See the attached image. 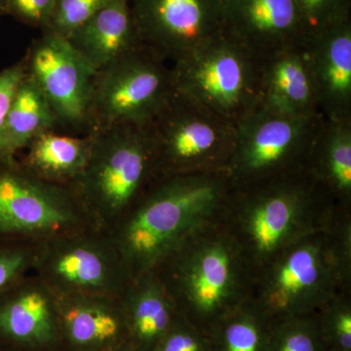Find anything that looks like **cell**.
<instances>
[{"label":"cell","instance_id":"cell-35","mask_svg":"<svg viewBox=\"0 0 351 351\" xmlns=\"http://www.w3.org/2000/svg\"><path fill=\"white\" fill-rule=\"evenodd\" d=\"M0 351H14V350H9V348H3V346H0Z\"/></svg>","mask_w":351,"mask_h":351},{"label":"cell","instance_id":"cell-21","mask_svg":"<svg viewBox=\"0 0 351 351\" xmlns=\"http://www.w3.org/2000/svg\"><path fill=\"white\" fill-rule=\"evenodd\" d=\"M91 147V135L45 132L29 143L18 161L27 173L43 181L71 186L86 167Z\"/></svg>","mask_w":351,"mask_h":351},{"label":"cell","instance_id":"cell-3","mask_svg":"<svg viewBox=\"0 0 351 351\" xmlns=\"http://www.w3.org/2000/svg\"><path fill=\"white\" fill-rule=\"evenodd\" d=\"M152 270L180 315L207 336L250 299L254 270L221 219L178 245Z\"/></svg>","mask_w":351,"mask_h":351},{"label":"cell","instance_id":"cell-5","mask_svg":"<svg viewBox=\"0 0 351 351\" xmlns=\"http://www.w3.org/2000/svg\"><path fill=\"white\" fill-rule=\"evenodd\" d=\"M89 159L71 188L92 228L110 233L157 179L149 125L121 124L95 131Z\"/></svg>","mask_w":351,"mask_h":351},{"label":"cell","instance_id":"cell-23","mask_svg":"<svg viewBox=\"0 0 351 351\" xmlns=\"http://www.w3.org/2000/svg\"><path fill=\"white\" fill-rule=\"evenodd\" d=\"M57 129L56 117L49 103L25 73L7 114L0 160L17 158L19 152L24 151L34 138Z\"/></svg>","mask_w":351,"mask_h":351},{"label":"cell","instance_id":"cell-34","mask_svg":"<svg viewBox=\"0 0 351 351\" xmlns=\"http://www.w3.org/2000/svg\"><path fill=\"white\" fill-rule=\"evenodd\" d=\"M112 351H131V350L130 348H129V346H125V348H119V350Z\"/></svg>","mask_w":351,"mask_h":351},{"label":"cell","instance_id":"cell-20","mask_svg":"<svg viewBox=\"0 0 351 351\" xmlns=\"http://www.w3.org/2000/svg\"><path fill=\"white\" fill-rule=\"evenodd\" d=\"M66 39L97 71L144 47L132 17L130 0H110Z\"/></svg>","mask_w":351,"mask_h":351},{"label":"cell","instance_id":"cell-14","mask_svg":"<svg viewBox=\"0 0 351 351\" xmlns=\"http://www.w3.org/2000/svg\"><path fill=\"white\" fill-rule=\"evenodd\" d=\"M0 346L14 351H64L57 295L36 274L0 295Z\"/></svg>","mask_w":351,"mask_h":351},{"label":"cell","instance_id":"cell-19","mask_svg":"<svg viewBox=\"0 0 351 351\" xmlns=\"http://www.w3.org/2000/svg\"><path fill=\"white\" fill-rule=\"evenodd\" d=\"M131 351H152L179 315L154 270L132 277L119 295Z\"/></svg>","mask_w":351,"mask_h":351},{"label":"cell","instance_id":"cell-25","mask_svg":"<svg viewBox=\"0 0 351 351\" xmlns=\"http://www.w3.org/2000/svg\"><path fill=\"white\" fill-rule=\"evenodd\" d=\"M269 351H330L318 313L271 320Z\"/></svg>","mask_w":351,"mask_h":351},{"label":"cell","instance_id":"cell-28","mask_svg":"<svg viewBox=\"0 0 351 351\" xmlns=\"http://www.w3.org/2000/svg\"><path fill=\"white\" fill-rule=\"evenodd\" d=\"M39 244L0 240V295L34 271Z\"/></svg>","mask_w":351,"mask_h":351},{"label":"cell","instance_id":"cell-13","mask_svg":"<svg viewBox=\"0 0 351 351\" xmlns=\"http://www.w3.org/2000/svg\"><path fill=\"white\" fill-rule=\"evenodd\" d=\"M144 47L173 64L223 31L221 0H130Z\"/></svg>","mask_w":351,"mask_h":351},{"label":"cell","instance_id":"cell-26","mask_svg":"<svg viewBox=\"0 0 351 351\" xmlns=\"http://www.w3.org/2000/svg\"><path fill=\"white\" fill-rule=\"evenodd\" d=\"M321 332L330 351H351V291L341 293L318 311Z\"/></svg>","mask_w":351,"mask_h":351},{"label":"cell","instance_id":"cell-4","mask_svg":"<svg viewBox=\"0 0 351 351\" xmlns=\"http://www.w3.org/2000/svg\"><path fill=\"white\" fill-rule=\"evenodd\" d=\"M351 291V209L254 274L250 301L271 320L317 313Z\"/></svg>","mask_w":351,"mask_h":351},{"label":"cell","instance_id":"cell-2","mask_svg":"<svg viewBox=\"0 0 351 351\" xmlns=\"http://www.w3.org/2000/svg\"><path fill=\"white\" fill-rule=\"evenodd\" d=\"M232 189L226 171L157 178L110 233L131 276L219 221Z\"/></svg>","mask_w":351,"mask_h":351},{"label":"cell","instance_id":"cell-22","mask_svg":"<svg viewBox=\"0 0 351 351\" xmlns=\"http://www.w3.org/2000/svg\"><path fill=\"white\" fill-rule=\"evenodd\" d=\"M307 168L339 203L351 206V119L323 120Z\"/></svg>","mask_w":351,"mask_h":351},{"label":"cell","instance_id":"cell-1","mask_svg":"<svg viewBox=\"0 0 351 351\" xmlns=\"http://www.w3.org/2000/svg\"><path fill=\"white\" fill-rule=\"evenodd\" d=\"M350 209L306 168L232 189L221 221L255 274L300 240L331 228Z\"/></svg>","mask_w":351,"mask_h":351},{"label":"cell","instance_id":"cell-11","mask_svg":"<svg viewBox=\"0 0 351 351\" xmlns=\"http://www.w3.org/2000/svg\"><path fill=\"white\" fill-rule=\"evenodd\" d=\"M175 90L171 66L152 51L142 47L120 58L95 76L90 134L121 124L147 125Z\"/></svg>","mask_w":351,"mask_h":351},{"label":"cell","instance_id":"cell-33","mask_svg":"<svg viewBox=\"0 0 351 351\" xmlns=\"http://www.w3.org/2000/svg\"><path fill=\"white\" fill-rule=\"evenodd\" d=\"M7 15L6 0H0V16Z\"/></svg>","mask_w":351,"mask_h":351},{"label":"cell","instance_id":"cell-12","mask_svg":"<svg viewBox=\"0 0 351 351\" xmlns=\"http://www.w3.org/2000/svg\"><path fill=\"white\" fill-rule=\"evenodd\" d=\"M27 73L49 103L58 128L89 135L97 71L66 38L43 32L24 57Z\"/></svg>","mask_w":351,"mask_h":351},{"label":"cell","instance_id":"cell-29","mask_svg":"<svg viewBox=\"0 0 351 351\" xmlns=\"http://www.w3.org/2000/svg\"><path fill=\"white\" fill-rule=\"evenodd\" d=\"M110 0H56L43 32L68 38Z\"/></svg>","mask_w":351,"mask_h":351},{"label":"cell","instance_id":"cell-31","mask_svg":"<svg viewBox=\"0 0 351 351\" xmlns=\"http://www.w3.org/2000/svg\"><path fill=\"white\" fill-rule=\"evenodd\" d=\"M56 0H6L7 15L23 24L44 29L47 27Z\"/></svg>","mask_w":351,"mask_h":351},{"label":"cell","instance_id":"cell-16","mask_svg":"<svg viewBox=\"0 0 351 351\" xmlns=\"http://www.w3.org/2000/svg\"><path fill=\"white\" fill-rule=\"evenodd\" d=\"M57 298L64 351H112L129 346L119 297Z\"/></svg>","mask_w":351,"mask_h":351},{"label":"cell","instance_id":"cell-8","mask_svg":"<svg viewBox=\"0 0 351 351\" xmlns=\"http://www.w3.org/2000/svg\"><path fill=\"white\" fill-rule=\"evenodd\" d=\"M325 117H292L258 106L235 125V144L226 167L233 189L306 169Z\"/></svg>","mask_w":351,"mask_h":351},{"label":"cell","instance_id":"cell-6","mask_svg":"<svg viewBox=\"0 0 351 351\" xmlns=\"http://www.w3.org/2000/svg\"><path fill=\"white\" fill-rule=\"evenodd\" d=\"M261 60L223 32L171 66L175 89L237 125L261 103Z\"/></svg>","mask_w":351,"mask_h":351},{"label":"cell","instance_id":"cell-32","mask_svg":"<svg viewBox=\"0 0 351 351\" xmlns=\"http://www.w3.org/2000/svg\"><path fill=\"white\" fill-rule=\"evenodd\" d=\"M25 73L24 58L0 71V158L3 149V131L7 114Z\"/></svg>","mask_w":351,"mask_h":351},{"label":"cell","instance_id":"cell-10","mask_svg":"<svg viewBox=\"0 0 351 351\" xmlns=\"http://www.w3.org/2000/svg\"><path fill=\"white\" fill-rule=\"evenodd\" d=\"M32 274L57 295L119 297L132 279L110 233L92 228L39 244Z\"/></svg>","mask_w":351,"mask_h":351},{"label":"cell","instance_id":"cell-18","mask_svg":"<svg viewBox=\"0 0 351 351\" xmlns=\"http://www.w3.org/2000/svg\"><path fill=\"white\" fill-rule=\"evenodd\" d=\"M260 73L261 106L287 117L322 114L304 43L262 60Z\"/></svg>","mask_w":351,"mask_h":351},{"label":"cell","instance_id":"cell-9","mask_svg":"<svg viewBox=\"0 0 351 351\" xmlns=\"http://www.w3.org/2000/svg\"><path fill=\"white\" fill-rule=\"evenodd\" d=\"M88 228L71 186L34 177L18 158L0 160V240L41 244Z\"/></svg>","mask_w":351,"mask_h":351},{"label":"cell","instance_id":"cell-17","mask_svg":"<svg viewBox=\"0 0 351 351\" xmlns=\"http://www.w3.org/2000/svg\"><path fill=\"white\" fill-rule=\"evenodd\" d=\"M317 89L320 112L351 119V20L304 39Z\"/></svg>","mask_w":351,"mask_h":351},{"label":"cell","instance_id":"cell-27","mask_svg":"<svg viewBox=\"0 0 351 351\" xmlns=\"http://www.w3.org/2000/svg\"><path fill=\"white\" fill-rule=\"evenodd\" d=\"M295 2L302 16L306 38L351 20V0H295Z\"/></svg>","mask_w":351,"mask_h":351},{"label":"cell","instance_id":"cell-30","mask_svg":"<svg viewBox=\"0 0 351 351\" xmlns=\"http://www.w3.org/2000/svg\"><path fill=\"white\" fill-rule=\"evenodd\" d=\"M152 351H212L211 339L179 314Z\"/></svg>","mask_w":351,"mask_h":351},{"label":"cell","instance_id":"cell-15","mask_svg":"<svg viewBox=\"0 0 351 351\" xmlns=\"http://www.w3.org/2000/svg\"><path fill=\"white\" fill-rule=\"evenodd\" d=\"M223 32L262 60L306 38L295 0H221Z\"/></svg>","mask_w":351,"mask_h":351},{"label":"cell","instance_id":"cell-24","mask_svg":"<svg viewBox=\"0 0 351 351\" xmlns=\"http://www.w3.org/2000/svg\"><path fill=\"white\" fill-rule=\"evenodd\" d=\"M271 319L248 300L209 335L212 351H269Z\"/></svg>","mask_w":351,"mask_h":351},{"label":"cell","instance_id":"cell-7","mask_svg":"<svg viewBox=\"0 0 351 351\" xmlns=\"http://www.w3.org/2000/svg\"><path fill=\"white\" fill-rule=\"evenodd\" d=\"M157 177L226 171L235 126L175 90L149 124Z\"/></svg>","mask_w":351,"mask_h":351}]
</instances>
